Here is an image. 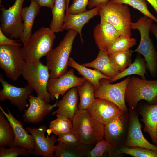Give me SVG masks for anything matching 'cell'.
I'll return each mask as SVG.
<instances>
[{"label": "cell", "instance_id": "1", "mask_svg": "<svg viewBox=\"0 0 157 157\" xmlns=\"http://www.w3.org/2000/svg\"><path fill=\"white\" fill-rule=\"evenodd\" d=\"M78 33L75 30H69L59 44L46 56L49 78H58L67 72L73 43Z\"/></svg>", "mask_w": 157, "mask_h": 157}, {"label": "cell", "instance_id": "2", "mask_svg": "<svg viewBox=\"0 0 157 157\" xmlns=\"http://www.w3.org/2000/svg\"><path fill=\"white\" fill-rule=\"evenodd\" d=\"M154 21L144 16L135 22H131V28L138 30L140 35L139 44L133 52H136L144 57L146 69L153 77L157 75V51L149 36V32Z\"/></svg>", "mask_w": 157, "mask_h": 157}, {"label": "cell", "instance_id": "3", "mask_svg": "<svg viewBox=\"0 0 157 157\" xmlns=\"http://www.w3.org/2000/svg\"><path fill=\"white\" fill-rule=\"evenodd\" d=\"M81 144L92 145L103 139L105 125L94 119L86 110H78L72 121Z\"/></svg>", "mask_w": 157, "mask_h": 157}, {"label": "cell", "instance_id": "4", "mask_svg": "<svg viewBox=\"0 0 157 157\" xmlns=\"http://www.w3.org/2000/svg\"><path fill=\"white\" fill-rule=\"evenodd\" d=\"M125 99L129 110H136L138 103L142 100L149 104H157V80L130 77L126 88Z\"/></svg>", "mask_w": 157, "mask_h": 157}, {"label": "cell", "instance_id": "5", "mask_svg": "<svg viewBox=\"0 0 157 157\" xmlns=\"http://www.w3.org/2000/svg\"><path fill=\"white\" fill-rule=\"evenodd\" d=\"M56 38L55 33L50 28L42 27L36 31L22 48L24 61L40 60L52 49Z\"/></svg>", "mask_w": 157, "mask_h": 157}, {"label": "cell", "instance_id": "6", "mask_svg": "<svg viewBox=\"0 0 157 157\" xmlns=\"http://www.w3.org/2000/svg\"><path fill=\"white\" fill-rule=\"evenodd\" d=\"M98 15L101 20L112 25L121 35L131 37V22L128 5L109 1L106 4L100 7Z\"/></svg>", "mask_w": 157, "mask_h": 157}, {"label": "cell", "instance_id": "7", "mask_svg": "<svg viewBox=\"0 0 157 157\" xmlns=\"http://www.w3.org/2000/svg\"><path fill=\"white\" fill-rule=\"evenodd\" d=\"M21 75L36 92L37 96L49 103L51 100L47 90L49 78V70L47 65L39 60L24 63Z\"/></svg>", "mask_w": 157, "mask_h": 157}, {"label": "cell", "instance_id": "8", "mask_svg": "<svg viewBox=\"0 0 157 157\" xmlns=\"http://www.w3.org/2000/svg\"><path fill=\"white\" fill-rule=\"evenodd\" d=\"M26 0H15L8 9L0 4L1 24L0 29L8 38L21 39L23 31V23L21 12Z\"/></svg>", "mask_w": 157, "mask_h": 157}, {"label": "cell", "instance_id": "9", "mask_svg": "<svg viewBox=\"0 0 157 157\" xmlns=\"http://www.w3.org/2000/svg\"><path fill=\"white\" fill-rule=\"evenodd\" d=\"M21 46H0V67L7 77L17 81L21 75L24 60Z\"/></svg>", "mask_w": 157, "mask_h": 157}, {"label": "cell", "instance_id": "10", "mask_svg": "<svg viewBox=\"0 0 157 157\" xmlns=\"http://www.w3.org/2000/svg\"><path fill=\"white\" fill-rule=\"evenodd\" d=\"M130 76L122 81L111 83L108 79L100 80L101 86L94 92L95 98H100L110 101L117 105L124 112L129 111L126 104L125 92Z\"/></svg>", "mask_w": 157, "mask_h": 157}, {"label": "cell", "instance_id": "11", "mask_svg": "<svg viewBox=\"0 0 157 157\" xmlns=\"http://www.w3.org/2000/svg\"><path fill=\"white\" fill-rule=\"evenodd\" d=\"M129 110L105 125V140L113 146L120 149L125 146L128 130Z\"/></svg>", "mask_w": 157, "mask_h": 157}, {"label": "cell", "instance_id": "12", "mask_svg": "<svg viewBox=\"0 0 157 157\" xmlns=\"http://www.w3.org/2000/svg\"><path fill=\"white\" fill-rule=\"evenodd\" d=\"M0 82L3 88L0 91V101L8 100L12 104L17 107L20 112L29 106L27 100L32 94L33 90L28 85L19 87L8 83L0 74Z\"/></svg>", "mask_w": 157, "mask_h": 157}, {"label": "cell", "instance_id": "13", "mask_svg": "<svg viewBox=\"0 0 157 157\" xmlns=\"http://www.w3.org/2000/svg\"><path fill=\"white\" fill-rule=\"evenodd\" d=\"M86 81L83 77L75 76L74 70L71 69L58 78H49L47 91L51 95V100L56 98L58 101L60 95L63 96L70 89L83 85Z\"/></svg>", "mask_w": 157, "mask_h": 157}, {"label": "cell", "instance_id": "14", "mask_svg": "<svg viewBox=\"0 0 157 157\" xmlns=\"http://www.w3.org/2000/svg\"><path fill=\"white\" fill-rule=\"evenodd\" d=\"M45 125L38 128L26 127V130L32 136L34 143V148L32 154L36 156L44 157H54L57 139L55 135L52 134L50 137L45 133L47 129Z\"/></svg>", "mask_w": 157, "mask_h": 157}, {"label": "cell", "instance_id": "15", "mask_svg": "<svg viewBox=\"0 0 157 157\" xmlns=\"http://www.w3.org/2000/svg\"><path fill=\"white\" fill-rule=\"evenodd\" d=\"M86 110L94 119L104 125L123 113L115 104L98 98H95L92 103Z\"/></svg>", "mask_w": 157, "mask_h": 157}, {"label": "cell", "instance_id": "16", "mask_svg": "<svg viewBox=\"0 0 157 157\" xmlns=\"http://www.w3.org/2000/svg\"><path fill=\"white\" fill-rule=\"evenodd\" d=\"M129 110V125L124 146L140 147L157 151V146L150 143L144 136L141 130L142 126L136 110Z\"/></svg>", "mask_w": 157, "mask_h": 157}, {"label": "cell", "instance_id": "17", "mask_svg": "<svg viewBox=\"0 0 157 157\" xmlns=\"http://www.w3.org/2000/svg\"><path fill=\"white\" fill-rule=\"evenodd\" d=\"M28 108L24 111L22 115L24 121L27 123H37L42 121L56 106L58 101L53 105L50 104L44 99L32 94L28 99Z\"/></svg>", "mask_w": 157, "mask_h": 157}, {"label": "cell", "instance_id": "18", "mask_svg": "<svg viewBox=\"0 0 157 157\" xmlns=\"http://www.w3.org/2000/svg\"><path fill=\"white\" fill-rule=\"evenodd\" d=\"M6 108L8 113L6 112L0 106L1 110L11 125L14 131V139L11 146H18L25 148L30 154H32L34 148V141L32 136L31 134H29L24 129L21 121L15 118L9 109Z\"/></svg>", "mask_w": 157, "mask_h": 157}, {"label": "cell", "instance_id": "19", "mask_svg": "<svg viewBox=\"0 0 157 157\" xmlns=\"http://www.w3.org/2000/svg\"><path fill=\"white\" fill-rule=\"evenodd\" d=\"M121 35L113 26L104 20H101L94 30V38L99 50L107 51Z\"/></svg>", "mask_w": 157, "mask_h": 157}, {"label": "cell", "instance_id": "20", "mask_svg": "<svg viewBox=\"0 0 157 157\" xmlns=\"http://www.w3.org/2000/svg\"><path fill=\"white\" fill-rule=\"evenodd\" d=\"M78 93L76 87L68 90L63 96L62 99L57 102L56 106L58 108L52 113V115H62L72 121L78 110Z\"/></svg>", "mask_w": 157, "mask_h": 157}, {"label": "cell", "instance_id": "21", "mask_svg": "<svg viewBox=\"0 0 157 157\" xmlns=\"http://www.w3.org/2000/svg\"><path fill=\"white\" fill-rule=\"evenodd\" d=\"M99 8L100 6L96 7L85 12L75 14L66 12L64 30L73 29L76 31L80 35L81 41L83 42L82 29L90 19L98 15Z\"/></svg>", "mask_w": 157, "mask_h": 157}, {"label": "cell", "instance_id": "22", "mask_svg": "<svg viewBox=\"0 0 157 157\" xmlns=\"http://www.w3.org/2000/svg\"><path fill=\"white\" fill-rule=\"evenodd\" d=\"M139 113L144 124V131L149 134L153 144L157 146V104L144 105Z\"/></svg>", "mask_w": 157, "mask_h": 157}, {"label": "cell", "instance_id": "23", "mask_svg": "<svg viewBox=\"0 0 157 157\" xmlns=\"http://www.w3.org/2000/svg\"><path fill=\"white\" fill-rule=\"evenodd\" d=\"M28 6L22 8L21 17L23 23V31L20 41L25 44L32 35V30L35 18L38 14L40 8L35 2L31 1Z\"/></svg>", "mask_w": 157, "mask_h": 157}, {"label": "cell", "instance_id": "24", "mask_svg": "<svg viewBox=\"0 0 157 157\" xmlns=\"http://www.w3.org/2000/svg\"><path fill=\"white\" fill-rule=\"evenodd\" d=\"M82 65L85 67L94 68L110 78L120 72L111 61L106 50H99L95 60Z\"/></svg>", "mask_w": 157, "mask_h": 157}, {"label": "cell", "instance_id": "25", "mask_svg": "<svg viewBox=\"0 0 157 157\" xmlns=\"http://www.w3.org/2000/svg\"><path fill=\"white\" fill-rule=\"evenodd\" d=\"M95 145H87L81 144L78 146H73L58 141L54 152L55 156L57 157H86L88 153L93 148Z\"/></svg>", "mask_w": 157, "mask_h": 157}, {"label": "cell", "instance_id": "26", "mask_svg": "<svg viewBox=\"0 0 157 157\" xmlns=\"http://www.w3.org/2000/svg\"><path fill=\"white\" fill-rule=\"evenodd\" d=\"M68 65L76 70L78 73L82 76L86 80L92 83L94 86L95 90L100 86V81L101 79L106 78L109 80L110 78L96 69H91L78 63L72 57L69 58Z\"/></svg>", "mask_w": 157, "mask_h": 157}, {"label": "cell", "instance_id": "27", "mask_svg": "<svg viewBox=\"0 0 157 157\" xmlns=\"http://www.w3.org/2000/svg\"><path fill=\"white\" fill-rule=\"evenodd\" d=\"M146 70L145 60L144 58L142 57L141 54L138 53L134 60L127 68L109 80L110 82L112 83L126 76L132 74L138 75L142 79H146L145 74H147Z\"/></svg>", "mask_w": 157, "mask_h": 157}, {"label": "cell", "instance_id": "28", "mask_svg": "<svg viewBox=\"0 0 157 157\" xmlns=\"http://www.w3.org/2000/svg\"><path fill=\"white\" fill-rule=\"evenodd\" d=\"M66 10V0H55L51 9L52 18L50 24V28L55 33L62 32L64 30Z\"/></svg>", "mask_w": 157, "mask_h": 157}, {"label": "cell", "instance_id": "29", "mask_svg": "<svg viewBox=\"0 0 157 157\" xmlns=\"http://www.w3.org/2000/svg\"><path fill=\"white\" fill-rule=\"evenodd\" d=\"M124 154L120 149L116 147L104 139L95 145L87 154L86 157H101L107 154L109 157H121Z\"/></svg>", "mask_w": 157, "mask_h": 157}, {"label": "cell", "instance_id": "30", "mask_svg": "<svg viewBox=\"0 0 157 157\" xmlns=\"http://www.w3.org/2000/svg\"><path fill=\"white\" fill-rule=\"evenodd\" d=\"M77 88L80 98L78 109L87 110L95 99V88L92 84L87 80L83 85Z\"/></svg>", "mask_w": 157, "mask_h": 157}, {"label": "cell", "instance_id": "31", "mask_svg": "<svg viewBox=\"0 0 157 157\" xmlns=\"http://www.w3.org/2000/svg\"><path fill=\"white\" fill-rule=\"evenodd\" d=\"M57 118L50 122L46 132L49 136L52 133L58 136L71 131L73 129L72 122L67 117L61 115H56Z\"/></svg>", "mask_w": 157, "mask_h": 157}, {"label": "cell", "instance_id": "32", "mask_svg": "<svg viewBox=\"0 0 157 157\" xmlns=\"http://www.w3.org/2000/svg\"><path fill=\"white\" fill-rule=\"evenodd\" d=\"M3 112L0 111V146H11L14 139L12 126Z\"/></svg>", "mask_w": 157, "mask_h": 157}, {"label": "cell", "instance_id": "33", "mask_svg": "<svg viewBox=\"0 0 157 157\" xmlns=\"http://www.w3.org/2000/svg\"><path fill=\"white\" fill-rule=\"evenodd\" d=\"M133 51L114 53L108 55L111 61L114 66L120 72H122L131 63Z\"/></svg>", "mask_w": 157, "mask_h": 157}, {"label": "cell", "instance_id": "34", "mask_svg": "<svg viewBox=\"0 0 157 157\" xmlns=\"http://www.w3.org/2000/svg\"><path fill=\"white\" fill-rule=\"evenodd\" d=\"M136 39L131 37L121 35L109 47L107 50L108 55L114 53L129 50L136 45Z\"/></svg>", "mask_w": 157, "mask_h": 157}, {"label": "cell", "instance_id": "35", "mask_svg": "<svg viewBox=\"0 0 157 157\" xmlns=\"http://www.w3.org/2000/svg\"><path fill=\"white\" fill-rule=\"evenodd\" d=\"M117 3L129 5L143 14L144 16L152 19L157 23V18L149 11L146 0H110Z\"/></svg>", "mask_w": 157, "mask_h": 157}, {"label": "cell", "instance_id": "36", "mask_svg": "<svg viewBox=\"0 0 157 157\" xmlns=\"http://www.w3.org/2000/svg\"><path fill=\"white\" fill-rule=\"evenodd\" d=\"M119 149L122 153L134 157H157V151L144 147L123 146Z\"/></svg>", "mask_w": 157, "mask_h": 157}, {"label": "cell", "instance_id": "37", "mask_svg": "<svg viewBox=\"0 0 157 157\" xmlns=\"http://www.w3.org/2000/svg\"><path fill=\"white\" fill-rule=\"evenodd\" d=\"M6 148L0 147V157H16L20 155L28 156L30 154L27 149L18 146H11Z\"/></svg>", "mask_w": 157, "mask_h": 157}, {"label": "cell", "instance_id": "38", "mask_svg": "<svg viewBox=\"0 0 157 157\" xmlns=\"http://www.w3.org/2000/svg\"><path fill=\"white\" fill-rule=\"evenodd\" d=\"M58 136V141L61 142L67 145L78 146L81 144L79 137L73 128L70 131Z\"/></svg>", "mask_w": 157, "mask_h": 157}, {"label": "cell", "instance_id": "39", "mask_svg": "<svg viewBox=\"0 0 157 157\" xmlns=\"http://www.w3.org/2000/svg\"><path fill=\"white\" fill-rule=\"evenodd\" d=\"M89 0H73L72 3L69 6L66 12L77 14L87 11L86 6Z\"/></svg>", "mask_w": 157, "mask_h": 157}, {"label": "cell", "instance_id": "40", "mask_svg": "<svg viewBox=\"0 0 157 157\" xmlns=\"http://www.w3.org/2000/svg\"><path fill=\"white\" fill-rule=\"evenodd\" d=\"M3 45H17L22 44L17 43L16 40H12L7 37L0 29V46Z\"/></svg>", "mask_w": 157, "mask_h": 157}, {"label": "cell", "instance_id": "41", "mask_svg": "<svg viewBox=\"0 0 157 157\" xmlns=\"http://www.w3.org/2000/svg\"><path fill=\"white\" fill-rule=\"evenodd\" d=\"M110 0H89L88 7L90 9L97 6H101L107 3Z\"/></svg>", "mask_w": 157, "mask_h": 157}, {"label": "cell", "instance_id": "42", "mask_svg": "<svg viewBox=\"0 0 157 157\" xmlns=\"http://www.w3.org/2000/svg\"><path fill=\"white\" fill-rule=\"evenodd\" d=\"M34 1L40 7H46L51 9L54 4L55 0H26Z\"/></svg>", "mask_w": 157, "mask_h": 157}, {"label": "cell", "instance_id": "43", "mask_svg": "<svg viewBox=\"0 0 157 157\" xmlns=\"http://www.w3.org/2000/svg\"><path fill=\"white\" fill-rule=\"evenodd\" d=\"M150 31L154 35L157 40V24H152Z\"/></svg>", "mask_w": 157, "mask_h": 157}, {"label": "cell", "instance_id": "44", "mask_svg": "<svg viewBox=\"0 0 157 157\" xmlns=\"http://www.w3.org/2000/svg\"><path fill=\"white\" fill-rule=\"evenodd\" d=\"M152 6L157 14V0H146Z\"/></svg>", "mask_w": 157, "mask_h": 157}, {"label": "cell", "instance_id": "45", "mask_svg": "<svg viewBox=\"0 0 157 157\" xmlns=\"http://www.w3.org/2000/svg\"><path fill=\"white\" fill-rule=\"evenodd\" d=\"M70 0H66V10H67L69 7V4L70 2Z\"/></svg>", "mask_w": 157, "mask_h": 157}, {"label": "cell", "instance_id": "46", "mask_svg": "<svg viewBox=\"0 0 157 157\" xmlns=\"http://www.w3.org/2000/svg\"></svg>", "mask_w": 157, "mask_h": 157}]
</instances>
